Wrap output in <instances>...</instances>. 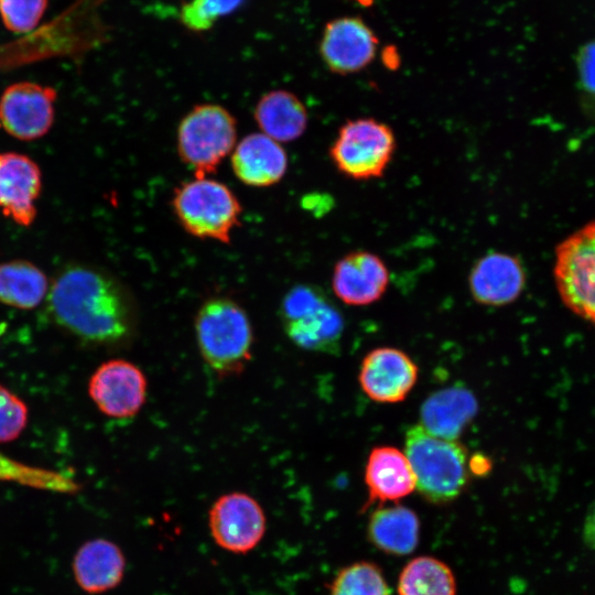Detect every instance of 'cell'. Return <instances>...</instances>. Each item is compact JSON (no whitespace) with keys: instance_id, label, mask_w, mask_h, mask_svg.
Here are the masks:
<instances>
[{"instance_id":"6da1fadb","label":"cell","mask_w":595,"mask_h":595,"mask_svg":"<svg viewBox=\"0 0 595 595\" xmlns=\"http://www.w3.org/2000/svg\"><path fill=\"white\" fill-rule=\"evenodd\" d=\"M53 321L89 344L120 346L137 329L133 296L108 272L86 264H71L53 279L47 292Z\"/></svg>"},{"instance_id":"7a4b0ae2","label":"cell","mask_w":595,"mask_h":595,"mask_svg":"<svg viewBox=\"0 0 595 595\" xmlns=\"http://www.w3.org/2000/svg\"><path fill=\"white\" fill-rule=\"evenodd\" d=\"M194 327L201 356L218 376L240 374L250 361L253 329L236 301L226 296L206 300L196 313Z\"/></svg>"},{"instance_id":"3957f363","label":"cell","mask_w":595,"mask_h":595,"mask_svg":"<svg viewBox=\"0 0 595 595\" xmlns=\"http://www.w3.org/2000/svg\"><path fill=\"white\" fill-rule=\"evenodd\" d=\"M404 445L415 476V489L424 499L447 504L463 493L469 470L462 443L432 435L415 424L407 430Z\"/></svg>"},{"instance_id":"277c9868","label":"cell","mask_w":595,"mask_h":595,"mask_svg":"<svg viewBox=\"0 0 595 595\" xmlns=\"http://www.w3.org/2000/svg\"><path fill=\"white\" fill-rule=\"evenodd\" d=\"M180 226L191 236L229 244L240 225L242 206L224 183L194 176L176 186L171 198Z\"/></svg>"},{"instance_id":"5b68a950","label":"cell","mask_w":595,"mask_h":595,"mask_svg":"<svg viewBox=\"0 0 595 595\" xmlns=\"http://www.w3.org/2000/svg\"><path fill=\"white\" fill-rule=\"evenodd\" d=\"M236 143V118L218 104L196 105L178 122L176 151L194 176L214 173Z\"/></svg>"},{"instance_id":"8992f818","label":"cell","mask_w":595,"mask_h":595,"mask_svg":"<svg viewBox=\"0 0 595 595\" xmlns=\"http://www.w3.org/2000/svg\"><path fill=\"white\" fill-rule=\"evenodd\" d=\"M280 316L286 336L300 348L327 354L339 349L344 321L318 286H292L281 301Z\"/></svg>"},{"instance_id":"52a82bcc","label":"cell","mask_w":595,"mask_h":595,"mask_svg":"<svg viewBox=\"0 0 595 595\" xmlns=\"http://www.w3.org/2000/svg\"><path fill=\"white\" fill-rule=\"evenodd\" d=\"M397 147L392 129L375 118H356L340 126L329 147L339 173L355 181L381 177Z\"/></svg>"},{"instance_id":"ba28073f","label":"cell","mask_w":595,"mask_h":595,"mask_svg":"<svg viewBox=\"0 0 595 595\" xmlns=\"http://www.w3.org/2000/svg\"><path fill=\"white\" fill-rule=\"evenodd\" d=\"M553 272L564 305L595 326V219L556 246Z\"/></svg>"},{"instance_id":"9c48e42d","label":"cell","mask_w":595,"mask_h":595,"mask_svg":"<svg viewBox=\"0 0 595 595\" xmlns=\"http://www.w3.org/2000/svg\"><path fill=\"white\" fill-rule=\"evenodd\" d=\"M56 90L34 82H17L0 96V128L21 141L44 137L55 119Z\"/></svg>"},{"instance_id":"30bf717a","label":"cell","mask_w":595,"mask_h":595,"mask_svg":"<svg viewBox=\"0 0 595 595\" xmlns=\"http://www.w3.org/2000/svg\"><path fill=\"white\" fill-rule=\"evenodd\" d=\"M266 526L261 505L246 493L225 494L208 511V527L214 541L232 553H247L255 549L264 536Z\"/></svg>"},{"instance_id":"8fae6325","label":"cell","mask_w":595,"mask_h":595,"mask_svg":"<svg viewBox=\"0 0 595 595\" xmlns=\"http://www.w3.org/2000/svg\"><path fill=\"white\" fill-rule=\"evenodd\" d=\"M147 392L145 375L125 359L102 363L88 381L90 399L102 414L111 419L136 416L145 403Z\"/></svg>"},{"instance_id":"7c38bea8","label":"cell","mask_w":595,"mask_h":595,"mask_svg":"<svg viewBox=\"0 0 595 595\" xmlns=\"http://www.w3.org/2000/svg\"><path fill=\"white\" fill-rule=\"evenodd\" d=\"M378 37L358 17H343L329 21L320 42V55L334 74L350 75L366 68L376 57Z\"/></svg>"},{"instance_id":"4fadbf2b","label":"cell","mask_w":595,"mask_h":595,"mask_svg":"<svg viewBox=\"0 0 595 595\" xmlns=\"http://www.w3.org/2000/svg\"><path fill=\"white\" fill-rule=\"evenodd\" d=\"M42 172L30 156L0 152V210L19 226L30 227L36 218Z\"/></svg>"},{"instance_id":"5bb4252c","label":"cell","mask_w":595,"mask_h":595,"mask_svg":"<svg viewBox=\"0 0 595 595\" xmlns=\"http://www.w3.org/2000/svg\"><path fill=\"white\" fill-rule=\"evenodd\" d=\"M415 363L402 350L380 347L363 359L358 380L366 396L380 403H397L407 398L418 379Z\"/></svg>"},{"instance_id":"9a60e30c","label":"cell","mask_w":595,"mask_h":595,"mask_svg":"<svg viewBox=\"0 0 595 595\" xmlns=\"http://www.w3.org/2000/svg\"><path fill=\"white\" fill-rule=\"evenodd\" d=\"M389 284V271L377 255L356 250L342 257L334 267L332 289L345 304L363 306L378 301Z\"/></svg>"},{"instance_id":"2e32d148","label":"cell","mask_w":595,"mask_h":595,"mask_svg":"<svg viewBox=\"0 0 595 595\" xmlns=\"http://www.w3.org/2000/svg\"><path fill=\"white\" fill-rule=\"evenodd\" d=\"M526 284V271L513 255L489 251L473 264L468 286L473 299L483 305L502 306L513 302Z\"/></svg>"},{"instance_id":"e0dca14e","label":"cell","mask_w":595,"mask_h":595,"mask_svg":"<svg viewBox=\"0 0 595 595\" xmlns=\"http://www.w3.org/2000/svg\"><path fill=\"white\" fill-rule=\"evenodd\" d=\"M231 170L245 185L268 187L279 183L288 171V154L281 143L261 132L240 139L230 154Z\"/></svg>"},{"instance_id":"ac0fdd59","label":"cell","mask_w":595,"mask_h":595,"mask_svg":"<svg viewBox=\"0 0 595 595\" xmlns=\"http://www.w3.org/2000/svg\"><path fill=\"white\" fill-rule=\"evenodd\" d=\"M368 500L364 509L378 502H398L415 489V476L407 455L392 446L374 447L365 467Z\"/></svg>"},{"instance_id":"d6986e66","label":"cell","mask_w":595,"mask_h":595,"mask_svg":"<svg viewBox=\"0 0 595 595\" xmlns=\"http://www.w3.org/2000/svg\"><path fill=\"white\" fill-rule=\"evenodd\" d=\"M126 558L110 540L97 538L76 551L72 571L77 585L88 594H100L118 586L123 578Z\"/></svg>"},{"instance_id":"ffe728a7","label":"cell","mask_w":595,"mask_h":595,"mask_svg":"<svg viewBox=\"0 0 595 595\" xmlns=\"http://www.w3.org/2000/svg\"><path fill=\"white\" fill-rule=\"evenodd\" d=\"M477 412L475 396L454 386L431 394L420 410V425L430 434L457 441Z\"/></svg>"},{"instance_id":"44dd1931","label":"cell","mask_w":595,"mask_h":595,"mask_svg":"<svg viewBox=\"0 0 595 595\" xmlns=\"http://www.w3.org/2000/svg\"><path fill=\"white\" fill-rule=\"evenodd\" d=\"M253 118L260 132L279 143L302 137L309 122L302 100L284 89L263 94L255 106Z\"/></svg>"},{"instance_id":"7402d4cb","label":"cell","mask_w":595,"mask_h":595,"mask_svg":"<svg viewBox=\"0 0 595 595\" xmlns=\"http://www.w3.org/2000/svg\"><path fill=\"white\" fill-rule=\"evenodd\" d=\"M369 541L391 555L412 553L420 540V519L410 508L394 504L376 509L368 522Z\"/></svg>"},{"instance_id":"603a6c76","label":"cell","mask_w":595,"mask_h":595,"mask_svg":"<svg viewBox=\"0 0 595 595\" xmlns=\"http://www.w3.org/2000/svg\"><path fill=\"white\" fill-rule=\"evenodd\" d=\"M46 274L31 261L14 259L0 263V302L22 310L36 307L47 295Z\"/></svg>"},{"instance_id":"cb8c5ba5","label":"cell","mask_w":595,"mask_h":595,"mask_svg":"<svg viewBox=\"0 0 595 595\" xmlns=\"http://www.w3.org/2000/svg\"><path fill=\"white\" fill-rule=\"evenodd\" d=\"M399 595H456L455 576L443 561L421 555L409 561L398 580Z\"/></svg>"},{"instance_id":"d4e9b609","label":"cell","mask_w":595,"mask_h":595,"mask_svg":"<svg viewBox=\"0 0 595 595\" xmlns=\"http://www.w3.org/2000/svg\"><path fill=\"white\" fill-rule=\"evenodd\" d=\"M0 482L58 494H75L79 485L69 476L56 470L23 464L0 453Z\"/></svg>"},{"instance_id":"484cf974","label":"cell","mask_w":595,"mask_h":595,"mask_svg":"<svg viewBox=\"0 0 595 595\" xmlns=\"http://www.w3.org/2000/svg\"><path fill=\"white\" fill-rule=\"evenodd\" d=\"M329 595H391L381 569L368 561L343 567L329 585Z\"/></svg>"},{"instance_id":"4316f807","label":"cell","mask_w":595,"mask_h":595,"mask_svg":"<svg viewBox=\"0 0 595 595\" xmlns=\"http://www.w3.org/2000/svg\"><path fill=\"white\" fill-rule=\"evenodd\" d=\"M245 0H191L184 3L178 13L183 26L194 33L210 30L215 23L235 12Z\"/></svg>"},{"instance_id":"83f0119b","label":"cell","mask_w":595,"mask_h":595,"mask_svg":"<svg viewBox=\"0 0 595 595\" xmlns=\"http://www.w3.org/2000/svg\"><path fill=\"white\" fill-rule=\"evenodd\" d=\"M48 0H0V18L4 28L24 34L41 22Z\"/></svg>"},{"instance_id":"f1b7e54d","label":"cell","mask_w":595,"mask_h":595,"mask_svg":"<svg viewBox=\"0 0 595 595\" xmlns=\"http://www.w3.org/2000/svg\"><path fill=\"white\" fill-rule=\"evenodd\" d=\"M28 414L24 401L0 385V443L13 441L22 433Z\"/></svg>"},{"instance_id":"f546056e","label":"cell","mask_w":595,"mask_h":595,"mask_svg":"<svg viewBox=\"0 0 595 595\" xmlns=\"http://www.w3.org/2000/svg\"><path fill=\"white\" fill-rule=\"evenodd\" d=\"M575 61L582 91L595 98V39L578 48Z\"/></svg>"},{"instance_id":"4dcf8cb0","label":"cell","mask_w":595,"mask_h":595,"mask_svg":"<svg viewBox=\"0 0 595 595\" xmlns=\"http://www.w3.org/2000/svg\"><path fill=\"white\" fill-rule=\"evenodd\" d=\"M583 541L587 548L595 551V500L589 506L582 530Z\"/></svg>"},{"instance_id":"1f68e13d","label":"cell","mask_w":595,"mask_h":595,"mask_svg":"<svg viewBox=\"0 0 595 595\" xmlns=\"http://www.w3.org/2000/svg\"><path fill=\"white\" fill-rule=\"evenodd\" d=\"M468 470L477 476H485L491 469V462L489 458L482 454L473 455L468 462Z\"/></svg>"},{"instance_id":"d6a6232c","label":"cell","mask_w":595,"mask_h":595,"mask_svg":"<svg viewBox=\"0 0 595 595\" xmlns=\"http://www.w3.org/2000/svg\"><path fill=\"white\" fill-rule=\"evenodd\" d=\"M353 1H356L359 4L365 6V7L371 6L374 2V0H353Z\"/></svg>"}]
</instances>
